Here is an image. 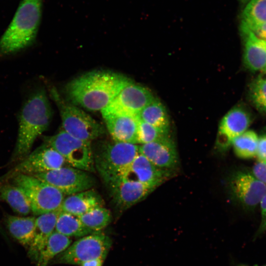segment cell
Returning <instances> with one entry per match:
<instances>
[{
    "mask_svg": "<svg viewBox=\"0 0 266 266\" xmlns=\"http://www.w3.org/2000/svg\"><path fill=\"white\" fill-rule=\"evenodd\" d=\"M132 81L114 72L93 71L72 80L65 90L71 103L89 111H101Z\"/></svg>",
    "mask_w": 266,
    "mask_h": 266,
    "instance_id": "1",
    "label": "cell"
},
{
    "mask_svg": "<svg viewBox=\"0 0 266 266\" xmlns=\"http://www.w3.org/2000/svg\"><path fill=\"white\" fill-rule=\"evenodd\" d=\"M52 116V108L45 91L38 90L28 98L21 109L11 163L23 160L31 153L36 139L47 129Z\"/></svg>",
    "mask_w": 266,
    "mask_h": 266,
    "instance_id": "2",
    "label": "cell"
},
{
    "mask_svg": "<svg viewBox=\"0 0 266 266\" xmlns=\"http://www.w3.org/2000/svg\"><path fill=\"white\" fill-rule=\"evenodd\" d=\"M42 0H22L0 38V57L12 54L32 45L41 22Z\"/></svg>",
    "mask_w": 266,
    "mask_h": 266,
    "instance_id": "3",
    "label": "cell"
},
{
    "mask_svg": "<svg viewBox=\"0 0 266 266\" xmlns=\"http://www.w3.org/2000/svg\"><path fill=\"white\" fill-rule=\"evenodd\" d=\"M139 154L136 144L105 142L93 151L95 169L107 186L116 180Z\"/></svg>",
    "mask_w": 266,
    "mask_h": 266,
    "instance_id": "4",
    "label": "cell"
},
{
    "mask_svg": "<svg viewBox=\"0 0 266 266\" xmlns=\"http://www.w3.org/2000/svg\"><path fill=\"white\" fill-rule=\"evenodd\" d=\"M61 115L63 129L78 139L91 142L103 135V127L76 105L65 100L54 88L50 91Z\"/></svg>",
    "mask_w": 266,
    "mask_h": 266,
    "instance_id": "5",
    "label": "cell"
},
{
    "mask_svg": "<svg viewBox=\"0 0 266 266\" xmlns=\"http://www.w3.org/2000/svg\"><path fill=\"white\" fill-rule=\"evenodd\" d=\"M12 180L27 196L33 214L61 210L65 195L56 188L31 175L19 174Z\"/></svg>",
    "mask_w": 266,
    "mask_h": 266,
    "instance_id": "6",
    "label": "cell"
},
{
    "mask_svg": "<svg viewBox=\"0 0 266 266\" xmlns=\"http://www.w3.org/2000/svg\"><path fill=\"white\" fill-rule=\"evenodd\" d=\"M45 141L61 155L70 166L87 172L95 170L91 142L75 138L63 130L46 137Z\"/></svg>",
    "mask_w": 266,
    "mask_h": 266,
    "instance_id": "7",
    "label": "cell"
},
{
    "mask_svg": "<svg viewBox=\"0 0 266 266\" xmlns=\"http://www.w3.org/2000/svg\"><path fill=\"white\" fill-rule=\"evenodd\" d=\"M112 240L100 233L82 237L56 257V262L80 265L89 260H104L112 245Z\"/></svg>",
    "mask_w": 266,
    "mask_h": 266,
    "instance_id": "8",
    "label": "cell"
},
{
    "mask_svg": "<svg viewBox=\"0 0 266 266\" xmlns=\"http://www.w3.org/2000/svg\"><path fill=\"white\" fill-rule=\"evenodd\" d=\"M66 161L55 149L46 143L31 152L25 158L0 177V185L19 174L33 175L64 166Z\"/></svg>",
    "mask_w": 266,
    "mask_h": 266,
    "instance_id": "9",
    "label": "cell"
},
{
    "mask_svg": "<svg viewBox=\"0 0 266 266\" xmlns=\"http://www.w3.org/2000/svg\"><path fill=\"white\" fill-rule=\"evenodd\" d=\"M33 175L60 191L65 195H71L91 189L95 184L88 172L71 166L61 167Z\"/></svg>",
    "mask_w": 266,
    "mask_h": 266,
    "instance_id": "10",
    "label": "cell"
},
{
    "mask_svg": "<svg viewBox=\"0 0 266 266\" xmlns=\"http://www.w3.org/2000/svg\"><path fill=\"white\" fill-rule=\"evenodd\" d=\"M154 99L149 89L132 81L125 86L110 103L100 112L102 115L121 114L137 116Z\"/></svg>",
    "mask_w": 266,
    "mask_h": 266,
    "instance_id": "11",
    "label": "cell"
},
{
    "mask_svg": "<svg viewBox=\"0 0 266 266\" xmlns=\"http://www.w3.org/2000/svg\"><path fill=\"white\" fill-rule=\"evenodd\" d=\"M232 195L245 209L253 210L266 193V185L247 170L233 173L229 181Z\"/></svg>",
    "mask_w": 266,
    "mask_h": 266,
    "instance_id": "12",
    "label": "cell"
},
{
    "mask_svg": "<svg viewBox=\"0 0 266 266\" xmlns=\"http://www.w3.org/2000/svg\"><path fill=\"white\" fill-rule=\"evenodd\" d=\"M252 120L251 113L243 106L237 105L230 110L219 124L217 148L222 151L228 149L236 137L247 131Z\"/></svg>",
    "mask_w": 266,
    "mask_h": 266,
    "instance_id": "13",
    "label": "cell"
},
{
    "mask_svg": "<svg viewBox=\"0 0 266 266\" xmlns=\"http://www.w3.org/2000/svg\"><path fill=\"white\" fill-rule=\"evenodd\" d=\"M168 171L156 166L139 153L117 179L138 181L155 189L169 175Z\"/></svg>",
    "mask_w": 266,
    "mask_h": 266,
    "instance_id": "14",
    "label": "cell"
},
{
    "mask_svg": "<svg viewBox=\"0 0 266 266\" xmlns=\"http://www.w3.org/2000/svg\"><path fill=\"white\" fill-rule=\"evenodd\" d=\"M139 153L162 169L169 170L178 164L176 146L168 135L155 141L139 145Z\"/></svg>",
    "mask_w": 266,
    "mask_h": 266,
    "instance_id": "15",
    "label": "cell"
},
{
    "mask_svg": "<svg viewBox=\"0 0 266 266\" xmlns=\"http://www.w3.org/2000/svg\"><path fill=\"white\" fill-rule=\"evenodd\" d=\"M117 206L127 209L144 199L155 189L138 181L117 179L107 186Z\"/></svg>",
    "mask_w": 266,
    "mask_h": 266,
    "instance_id": "16",
    "label": "cell"
},
{
    "mask_svg": "<svg viewBox=\"0 0 266 266\" xmlns=\"http://www.w3.org/2000/svg\"><path fill=\"white\" fill-rule=\"evenodd\" d=\"M102 116L113 140L137 144V116L121 114H108Z\"/></svg>",
    "mask_w": 266,
    "mask_h": 266,
    "instance_id": "17",
    "label": "cell"
},
{
    "mask_svg": "<svg viewBox=\"0 0 266 266\" xmlns=\"http://www.w3.org/2000/svg\"><path fill=\"white\" fill-rule=\"evenodd\" d=\"M243 38V62L248 70L263 71L266 67V41L250 31H241Z\"/></svg>",
    "mask_w": 266,
    "mask_h": 266,
    "instance_id": "18",
    "label": "cell"
},
{
    "mask_svg": "<svg viewBox=\"0 0 266 266\" xmlns=\"http://www.w3.org/2000/svg\"><path fill=\"white\" fill-rule=\"evenodd\" d=\"M60 211L41 214L35 218L33 237L28 252V255L32 261L36 262L40 252L55 231Z\"/></svg>",
    "mask_w": 266,
    "mask_h": 266,
    "instance_id": "19",
    "label": "cell"
},
{
    "mask_svg": "<svg viewBox=\"0 0 266 266\" xmlns=\"http://www.w3.org/2000/svg\"><path fill=\"white\" fill-rule=\"evenodd\" d=\"M100 206H103L101 197L94 190L89 189L65 198L61 210L79 216Z\"/></svg>",
    "mask_w": 266,
    "mask_h": 266,
    "instance_id": "20",
    "label": "cell"
},
{
    "mask_svg": "<svg viewBox=\"0 0 266 266\" xmlns=\"http://www.w3.org/2000/svg\"><path fill=\"white\" fill-rule=\"evenodd\" d=\"M35 218L34 216L19 217L7 215L5 222L12 236L22 245L29 247L33 237Z\"/></svg>",
    "mask_w": 266,
    "mask_h": 266,
    "instance_id": "21",
    "label": "cell"
},
{
    "mask_svg": "<svg viewBox=\"0 0 266 266\" xmlns=\"http://www.w3.org/2000/svg\"><path fill=\"white\" fill-rule=\"evenodd\" d=\"M266 23V0H249L241 15L240 31L253 32Z\"/></svg>",
    "mask_w": 266,
    "mask_h": 266,
    "instance_id": "22",
    "label": "cell"
},
{
    "mask_svg": "<svg viewBox=\"0 0 266 266\" xmlns=\"http://www.w3.org/2000/svg\"><path fill=\"white\" fill-rule=\"evenodd\" d=\"M0 199L6 201L15 212L27 215L32 212L30 201L18 187L8 182L0 185Z\"/></svg>",
    "mask_w": 266,
    "mask_h": 266,
    "instance_id": "23",
    "label": "cell"
},
{
    "mask_svg": "<svg viewBox=\"0 0 266 266\" xmlns=\"http://www.w3.org/2000/svg\"><path fill=\"white\" fill-rule=\"evenodd\" d=\"M138 118L160 131L169 133V119L164 105L155 98L138 114Z\"/></svg>",
    "mask_w": 266,
    "mask_h": 266,
    "instance_id": "24",
    "label": "cell"
},
{
    "mask_svg": "<svg viewBox=\"0 0 266 266\" xmlns=\"http://www.w3.org/2000/svg\"><path fill=\"white\" fill-rule=\"evenodd\" d=\"M55 231L68 237H82L99 233L86 228L78 216L61 210L57 219Z\"/></svg>",
    "mask_w": 266,
    "mask_h": 266,
    "instance_id": "25",
    "label": "cell"
},
{
    "mask_svg": "<svg viewBox=\"0 0 266 266\" xmlns=\"http://www.w3.org/2000/svg\"><path fill=\"white\" fill-rule=\"evenodd\" d=\"M71 242L69 237L54 231L40 252L35 266H47L52 259L65 250Z\"/></svg>",
    "mask_w": 266,
    "mask_h": 266,
    "instance_id": "26",
    "label": "cell"
},
{
    "mask_svg": "<svg viewBox=\"0 0 266 266\" xmlns=\"http://www.w3.org/2000/svg\"><path fill=\"white\" fill-rule=\"evenodd\" d=\"M259 140L258 134L252 130H247L233 141L232 146L239 158L249 159L256 156Z\"/></svg>",
    "mask_w": 266,
    "mask_h": 266,
    "instance_id": "27",
    "label": "cell"
},
{
    "mask_svg": "<svg viewBox=\"0 0 266 266\" xmlns=\"http://www.w3.org/2000/svg\"><path fill=\"white\" fill-rule=\"evenodd\" d=\"M78 217L86 228L96 233H100L111 220L110 211L103 206L95 207Z\"/></svg>",
    "mask_w": 266,
    "mask_h": 266,
    "instance_id": "28",
    "label": "cell"
},
{
    "mask_svg": "<svg viewBox=\"0 0 266 266\" xmlns=\"http://www.w3.org/2000/svg\"><path fill=\"white\" fill-rule=\"evenodd\" d=\"M249 100L253 107L266 116V78L258 77L250 84Z\"/></svg>",
    "mask_w": 266,
    "mask_h": 266,
    "instance_id": "29",
    "label": "cell"
},
{
    "mask_svg": "<svg viewBox=\"0 0 266 266\" xmlns=\"http://www.w3.org/2000/svg\"><path fill=\"white\" fill-rule=\"evenodd\" d=\"M168 135V133H164L138 118L137 144L141 145L150 143Z\"/></svg>",
    "mask_w": 266,
    "mask_h": 266,
    "instance_id": "30",
    "label": "cell"
},
{
    "mask_svg": "<svg viewBox=\"0 0 266 266\" xmlns=\"http://www.w3.org/2000/svg\"><path fill=\"white\" fill-rule=\"evenodd\" d=\"M261 220L259 227L255 235V238L261 236L266 232V193L260 202Z\"/></svg>",
    "mask_w": 266,
    "mask_h": 266,
    "instance_id": "31",
    "label": "cell"
},
{
    "mask_svg": "<svg viewBox=\"0 0 266 266\" xmlns=\"http://www.w3.org/2000/svg\"><path fill=\"white\" fill-rule=\"evenodd\" d=\"M253 175L266 185V163L258 161L253 166Z\"/></svg>",
    "mask_w": 266,
    "mask_h": 266,
    "instance_id": "32",
    "label": "cell"
},
{
    "mask_svg": "<svg viewBox=\"0 0 266 266\" xmlns=\"http://www.w3.org/2000/svg\"><path fill=\"white\" fill-rule=\"evenodd\" d=\"M256 156L258 161L266 163V134L259 137Z\"/></svg>",
    "mask_w": 266,
    "mask_h": 266,
    "instance_id": "33",
    "label": "cell"
},
{
    "mask_svg": "<svg viewBox=\"0 0 266 266\" xmlns=\"http://www.w3.org/2000/svg\"><path fill=\"white\" fill-rule=\"evenodd\" d=\"M253 32L258 37L266 41V23L256 28Z\"/></svg>",
    "mask_w": 266,
    "mask_h": 266,
    "instance_id": "34",
    "label": "cell"
},
{
    "mask_svg": "<svg viewBox=\"0 0 266 266\" xmlns=\"http://www.w3.org/2000/svg\"><path fill=\"white\" fill-rule=\"evenodd\" d=\"M104 260L100 259H93L82 263L80 266H102Z\"/></svg>",
    "mask_w": 266,
    "mask_h": 266,
    "instance_id": "35",
    "label": "cell"
},
{
    "mask_svg": "<svg viewBox=\"0 0 266 266\" xmlns=\"http://www.w3.org/2000/svg\"><path fill=\"white\" fill-rule=\"evenodd\" d=\"M239 1L243 4L247 3L249 0H239Z\"/></svg>",
    "mask_w": 266,
    "mask_h": 266,
    "instance_id": "36",
    "label": "cell"
},
{
    "mask_svg": "<svg viewBox=\"0 0 266 266\" xmlns=\"http://www.w3.org/2000/svg\"><path fill=\"white\" fill-rule=\"evenodd\" d=\"M237 266H246L245 265H243V264H241V265H238Z\"/></svg>",
    "mask_w": 266,
    "mask_h": 266,
    "instance_id": "37",
    "label": "cell"
},
{
    "mask_svg": "<svg viewBox=\"0 0 266 266\" xmlns=\"http://www.w3.org/2000/svg\"><path fill=\"white\" fill-rule=\"evenodd\" d=\"M264 134H266V128H265V129H264Z\"/></svg>",
    "mask_w": 266,
    "mask_h": 266,
    "instance_id": "38",
    "label": "cell"
},
{
    "mask_svg": "<svg viewBox=\"0 0 266 266\" xmlns=\"http://www.w3.org/2000/svg\"><path fill=\"white\" fill-rule=\"evenodd\" d=\"M263 71L266 74V67L265 69L263 70Z\"/></svg>",
    "mask_w": 266,
    "mask_h": 266,
    "instance_id": "39",
    "label": "cell"
},
{
    "mask_svg": "<svg viewBox=\"0 0 266 266\" xmlns=\"http://www.w3.org/2000/svg\"><path fill=\"white\" fill-rule=\"evenodd\" d=\"M266 266V265H264V266Z\"/></svg>",
    "mask_w": 266,
    "mask_h": 266,
    "instance_id": "40",
    "label": "cell"
}]
</instances>
